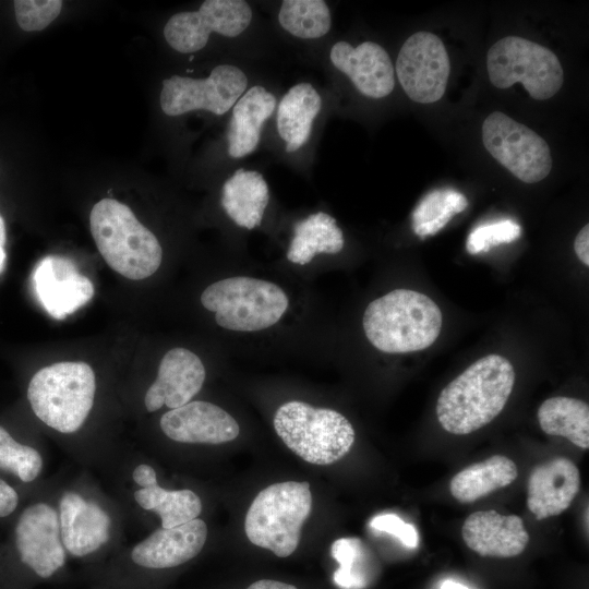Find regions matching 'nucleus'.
Instances as JSON below:
<instances>
[{"label":"nucleus","instance_id":"1","mask_svg":"<svg viewBox=\"0 0 589 589\" xmlns=\"http://www.w3.org/2000/svg\"><path fill=\"white\" fill-rule=\"evenodd\" d=\"M515 384L512 363L488 354L448 383L438 395L436 417L448 433L466 435L489 424L504 409Z\"/></svg>","mask_w":589,"mask_h":589},{"label":"nucleus","instance_id":"2","mask_svg":"<svg viewBox=\"0 0 589 589\" xmlns=\"http://www.w3.org/2000/svg\"><path fill=\"white\" fill-rule=\"evenodd\" d=\"M443 316L428 296L395 289L364 310L362 325L366 339L380 351L406 353L430 347L438 337Z\"/></svg>","mask_w":589,"mask_h":589},{"label":"nucleus","instance_id":"3","mask_svg":"<svg viewBox=\"0 0 589 589\" xmlns=\"http://www.w3.org/2000/svg\"><path fill=\"white\" fill-rule=\"evenodd\" d=\"M89 226L100 255L121 276L142 280L159 268L161 245L128 205L115 199L100 200L91 211Z\"/></svg>","mask_w":589,"mask_h":589},{"label":"nucleus","instance_id":"4","mask_svg":"<svg viewBox=\"0 0 589 589\" xmlns=\"http://www.w3.org/2000/svg\"><path fill=\"white\" fill-rule=\"evenodd\" d=\"M96 390L93 369L85 362L64 361L38 370L27 398L35 416L61 433L76 432L89 414Z\"/></svg>","mask_w":589,"mask_h":589},{"label":"nucleus","instance_id":"5","mask_svg":"<svg viewBox=\"0 0 589 589\" xmlns=\"http://www.w3.org/2000/svg\"><path fill=\"white\" fill-rule=\"evenodd\" d=\"M273 423L277 435L292 453L320 466L346 456L356 437L352 424L340 412L299 400L283 404Z\"/></svg>","mask_w":589,"mask_h":589},{"label":"nucleus","instance_id":"6","mask_svg":"<svg viewBox=\"0 0 589 589\" xmlns=\"http://www.w3.org/2000/svg\"><path fill=\"white\" fill-rule=\"evenodd\" d=\"M201 303L215 314L220 327L252 333L277 324L289 306V299L275 283L232 276L207 286L201 294Z\"/></svg>","mask_w":589,"mask_h":589},{"label":"nucleus","instance_id":"7","mask_svg":"<svg viewBox=\"0 0 589 589\" xmlns=\"http://www.w3.org/2000/svg\"><path fill=\"white\" fill-rule=\"evenodd\" d=\"M312 510V494L306 481H285L263 489L251 503L244 531L251 543L278 557L292 554L301 529Z\"/></svg>","mask_w":589,"mask_h":589},{"label":"nucleus","instance_id":"8","mask_svg":"<svg viewBox=\"0 0 589 589\" xmlns=\"http://www.w3.org/2000/svg\"><path fill=\"white\" fill-rule=\"evenodd\" d=\"M486 69L495 87L505 89L519 82L537 100L553 97L564 82L563 68L556 55L518 36L504 37L489 49Z\"/></svg>","mask_w":589,"mask_h":589},{"label":"nucleus","instance_id":"9","mask_svg":"<svg viewBox=\"0 0 589 589\" xmlns=\"http://www.w3.org/2000/svg\"><path fill=\"white\" fill-rule=\"evenodd\" d=\"M248 84L245 72L230 63L216 65L204 79L172 75L163 81L160 107L170 117L194 110L223 116L231 110Z\"/></svg>","mask_w":589,"mask_h":589},{"label":"nucleus","instance_id":"10","mask_svg":"<svg viewBox=\"0 0 589 589\" xmlns=\"http://www.w3.org/2000/svg\"><path fill=\"white\" fill-rule=\"evenodd\" d=\"M482 142L496 161L525 183L543 180L552 169L548 143L501 111L492 112L483 121Z\"/></svg>","mask_w":589,"mask_h":589},{"label":"nucleus","instance_id":"11","mask_svg":"<svg viewBox=\"0 0 589 589\" xmlns=\"http://www.w3.org/2000/svg\"><path fill=\"white\" fill-rule=\"evenodd\" d=\"M252 9L244 0H206L199 10L173 14L164 27L167 44L181 53L204 48L212 34L237 37L251 24Z\"/></svg>","mask_w":589,"mask_h":589},{"label":"nucleus","instance_id":"12","mask_svg":"<svg viewBox=\"0 0 589 589\" xmlns=\"http://www.w3.org/2000/svg\"><path fill=\"white\" fill-rule=\"evenodd\" d=\"M395 71L411 100L431 104L441 99L450 72L442 39L430 32L412 34L398 52Z\"/></svg>","mask_w":589,"mask_h":589},{"label":"nucleus","instance_id":"13","mask_svg":"<svg viewBox=\"0 0 589 589\" xmlns=\"http://www.w3.org/2000/svg\"><path fill=\"white\" fill-rule=\"evenodd\" d=\"M20 562L38 579L53 577L65 564L57 512L48 504L26 507L15 527Z\"/></svg>","mask_w":589,"mask_h":589},{"label":"nucleus","instance_id":"14","mask_svg":"<svg viewBox=\"0 0 589 589\" xmlns=\"http://www.w3.org/2000/svg\"><path fill=\"white\" fill-rule=\"evenodd\" d=\"M33 285L40 304L57 320L72 314L94 296L93 283L61 255H48L38 262Z\"/></svg>","mask_w":589,"mask_h":589},{"label":"nucleus","instance_id":"15","mask_svg":"<svg viewBox=\"0 0 589 589\" xmlns=\"http://www.w3.org/2000/svg\"><path fill=\"white\" fill-rule=\"evenodd\" d=\"M160 428L170 440L191 444H221L236 440L240 433L230 413L203 400L170 409L161 416Z\"/></svg>","mask_w":589,"mask_h":589},{"label":"nucleus","instance_id":"16","mask_svg":"<svg viewBox=\"0 0 589 589\" xmlns=\"http://www.w3.org/2000/svg\"><path fill=\"white\" fill-rule=\"evenodd\" d=\"M329 60L362 95L378 99L393 92V63L381 45L368 40L353 47L348 41L339 40L332 46Z\"/></svg>","mask_w":589,"mask_h":589},{"label":"nucleus","instance_id":"17","mask_svg":"<svg viewBox=\"0 0 589 589\" xmlns=\"http://www.w3.org/2000/svg\"><path fill=\"white\" fill-rule=\"evenodd\" d=\"M206 377L202 360L182 347L170 349L163 357L157 377L146 392L144 404L148 412L164 405L176 409L190 402L200 392Z\"/></svg>","mask_w":589,"mask_h":589},{"label":"nucleus","instance_id":"18","mask_svg":"<svg viewBox=\"0 0 589 589\" xmlns=\"http://www.w3.org/2000/svg\"><path fill=\"white\" fill-rule=\"evenodd\" d=\"M207 539V526L195 518L183 525L154 531L131 551L132 564L143 570L178 567L200 554Z\"/></svg>","mask_w":589,"mask_h":589},{"label":"nucleus","instance_id":"19","mask_svg":"<svg viewBox=\"0 0 589 589\" xmlns=\"http://www.w3.org/2000/svg\"><path fill=\"white\" fill-rule=\"evenodd\" d=\"M579 486L577 466L566 457H554L532 468L527 484V506L538 520L558 516L570 506Z\"/></svg>","mask_w":589,"mask_h":589},{"label":"nucleus","instance_id":"20","mask_svg":"<svg viewBox=\"0 0 589 589\" xmlns=\"http://www.w3.org/2000/svg\"><path fill=\"white\" fill-rule=\"evenodd\" d=\"M461 536L470 550L492 557L517 556L530 540L519 516H506L495 510L470 514L462 524Z\"/></svg>","mask_w":589,"mask_h":589},{"label":"nucleus","instance_id":"21","mask_svg":"<svg viewBox=\"0 0 589 589\" xmlns=\"http://www.w3.org/2000/svg\"><path fill=\"white\" fill-rule=\"evenodd\" d=\"M59 509L61 541L73 556H87L108 542L110 518L97 504L65 492Z\"/></svg>","mask_w":589,"mask_h":589},{"label":"nucleus","instance_id":"22","mask_svg":"<svg viewBox=\"0 0 589 589\" xmlns=\"http://www.w3.org/2000/svg\"><path fill=\"white\" fill-rule=\"evenodd\" d=\"M276 107V96L263 85L247 88L231 108L227 132V151L231 158H243L257 148L263 125Z\"/></svg>","mask_w":589,"mask_h":589},{"label":"nucleus","instance_id":"23","mask_svg":"<svg viewBox=\"0 0 589 589\" xmlns=\"http://www.w3.org/2000/svg\"><path fill=\"white\" fill-rule=\"evenodd\" d=\"M322 109V97L308 82L292 85L276 109V129L287 153H294L309 141L313 122Z\"/></svg>","mask_w":589,"mask_h":589},{"label":"nucleus","instance_id":"24","mask_svg":"<svg viewBox=\"0 0 589 589\" xmlns=\"http://www.w3.org/2000/svg\"><path fill=\"white\" fill-rule=\"evenodd\" d=\"M268 201V184L256 170L238 169L223 185L224 211L236 225L248 230L261 225Z\"/></svg>","mask_w":589,"mask_h":589},{"label":"nucleus","instance_id":"25","mask_svg":"<svg viewBox=\"0 0 589 589\" xmlns=\"http://www.w3.org/2000/svg\"><path fill=\"white\" fill-rule=\"evenodd\" d=\"M516 464L506 456L493 455L457 472L449 483L450 494L460 503H472L516 480Z\"/></svg>","mask_w":589,"mask_h":589},{"label":"nucleus","instance_id":"26","mask_svg":"<svg viewBox=\"0 0 589 589\" xmlns=\"http://www.w3.org/2000/svg\"><path fill=\"white\" fill-rule=\"evenodd\" d=\"M344 244V233L336 219L324 212H317L294 225L287 259L293 264L306 265L317 254L339 253Z\"/></svg>","mask_w":589,"mask_h":589},{"label":"nucleus","instance_id":"27","mask_svg":"<svg viewBox=\"0 0 589 589\" xmlns=\"http://www.w3.org/2000/svg\"><path fill=\"white\" fill-rule=\"evenodd\" d=\"M541 430L548 435L562 436L574 445L589 447V406L587 402L557 396L544 400L538 409Z\"/></svg>","mask_w":589,"mask_h":589},{"label":"nucleus","instance_id":"28","mask_svg":"<svg viewBox=\"0 0 589 589\" xmlns=\"http://www.w3.org/2000/svg\"><path fill=\"white\" fill-rule=\"evenodd\" d=\"M134 498L142 508L158 514L165 529L189 522L202 512L201 498L188 489L168 491L156 483L135 491Z\"/></svg>","mask_w":589,"mask_h":589},{"label":"nucleus","instance_id":"29","mask_svg":"<svg viewBox=\"0 0 589 589\" xmlns=\"http://www.w3.org/2000/svg\"><path fill=\"white\" fill-rule=\"evenodd\" d=\"M278 23L293 37L317 39L332 27V15L323 0H285L278 11Z\"/></svg>","mask_w":589,"mask_h":589},{"label":"nucleus","instance_id":"30","mask_svg":"<svg viewBox=\"0 0 589 589\" xmlns=\"http://www.w3.org/2000/svg\"><path fill=\"white\" fill-rule=\"evenodd\" d=\"M467 206L465 195L455 190H433L413 209L412 229L421 238L435 235L454 215L464 212Z\"/></svg>","mask_w":589,"mask_h":589},{"label":"nucleus","instance_id":"31","mask_svg":"<svg viewBox=\"0 0 589 589\" xmlns=\"http://www.w3.org/2000/svg\"><path fill=\"white\" fill-rule=\"evenodd\" d=\"M330 554L339 564L334 581L341 589H363L368 585L365 551L360 539L340 538L333 542Z\"/></svg>","mask_w":589,"mask_h":589},{"label":"nucleus","instance_id":"32","mask_svg":"<svg viewBox=\"0 0 589 589\" xmlns=\"http://www.w3.org/2000/svg\"><path fill=\"white\" fill-rule=\"evenodd\" d=\"M43 468V458L37 449L16 442L0 425V469L15 474L23 482L34 481Z\"/></svg>","mask_w":589,"mask_h":589},{"label":"nucleus","instance_id":"33","mask_svg":"<svg viewBox=\"0 0 589 589\" xmlns=\"http://www.w3.org/2000/svg\"><path fill=\"white\" fill-rule=\"evenodd\" d=\"M520 235L521 227L509 219L481 225L469 233L466 249L470 254L486 252L492 247L516 240Z\"/></svg>","mask_w":589,"mask_h":589},{"label":"nucleus","instance_id":"34","mask_svg":"<svg viewBox=\"0 0 589 589\" xmlns=\"http://www.w3.org/2000/svg\"><path fill=\"white\" fill-rule=\"evenodd\" d=\"M15 19L25 32L46 28L62 9L60 0H15L13 2Z\"/></svg>","mask_w":589,"mask_h":589},{"label":"nucleus","instance_id":"35","mask_svg":"<svg viewBox=\"0 0 589 589\" xmlns=\"http://www.w3.org/2000/svg\"><path fill=\"white\" fill-rule=\"evenodd\" d=\"M370 526L375 530L395 536L408 548L418 546L419 537L414 526L405 522L395 514L377 515L373 517Z\"/></svg>","mask_w":589,"mask_h":589},{"label":"nucleus","instance_id":"36","mask_svg":"<svg viewBox=\"0 0 589 589\" xmlns=\"http://www.w3.org/2000/svg\"><path fill=\"white\" fill-rule=\"evenodd\" d=\"M19 504L16 491L0 478V518L11 515Z\"/></svg>","mask_w":589,"mask_h":589},{"label":"nucleus","instance_id":"37","mask_svg":"<svg viewBox=\"0 0 589 589\" xmlns=\"http://www.w3.org/2000/svg\"><path fill=\"white\" fill-rule=\"evenodd\" d=\"M574 249L581 263L589 266V225H585L576 236Z\"/></svg>","mask_w":589,"mask_h":589},{"label":"nucleus","instance_id":"38","mask_svg":"<svg viewBox=\"0 0 589 589\" xmlns=\"http://www.w3.org/2000/svg\"><path fill=\"white\" fill-rule=\"evenodd\" d=\"M133 480L142 488H147L157 483L156 472L153 467L142 464L133 471Z\"/></svg>","mask_w":589,"mask_h":589},{"label":"nucleus","instance_id":"39","mask_svg":"<svg viewBox=\"0 0 589 589\" xmlns=\"http://www.w3.org/2000/svg\"><path fill=\"white\" fill-rule=\"evenodd\" d=\"M247 589H297L294 586L277 580L262 579L251 584Z\"/></svg>","mask_w":589,"mask_h":589},{"label":"nucleus","instance_id":"40","mask_svg":"<svg viewBox=\"0 0 589 589\" xmlns=\"http://www.w3.org/2000/svg\"><path fill=\"white\" fill-rule=\"evenodd\" d=\"M5 240H7L5 224L0 213V274L4 271L5 262H7Z\"/></svg>","mask_w":589,"mask_h":589},{"label":"nucleus","instance_id":"41","mask_svg":"<svg viewBox=\"0 0 589 589\" xmlns=\"http://www.w3.org/2000/svg\"><path fill=\"white\" fill-rule=\"evenodd\" d=\"M441 589H469L466 586L453 581V580H446L442 584Z\"/></svg>","mask_w":589,"mask_h":589}]
</instances>
